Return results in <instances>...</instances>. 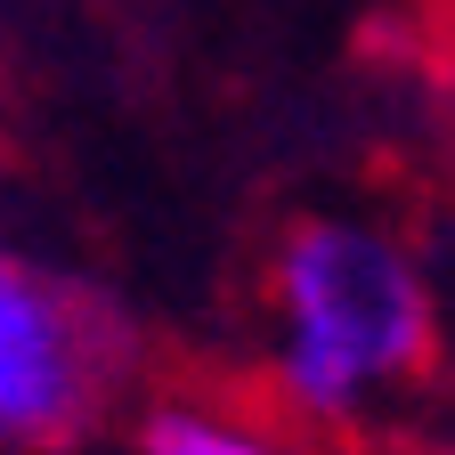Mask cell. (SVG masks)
Listing matches in <instances>:
<instances>
[{"mask_svg":"<svg viewBox=\"0 0 455 455\" xmlns=\"http://www.w3.org/2000/svg\"><path fill=\"white\" fill-rule=\"evenodd\" d=\"M0 276H9V260H0Z\"/></svg>","mask_w":455,"mask_h":455,"instance_id":"277c9868","label":"cell"},{"mask_svg":"<svg viewBox=\"0 0 455 455\" xmlns=\"http://www.w3.org/2000/svg\"><path fill=\"white\" fill-rule=\"evenodd\" d=\"M276 390L317 423H350L374 390L439 358V301L415 252L366 220H301L276 252Z\"/></svg>","mask_w":455,"mask_h":455,"instance_id":"6da1fadb","label":"cell"},{"mask_svg":"<svg viewBox=\"0 0 455 455\" xmlns=\"http://www.w3.org/2000/svg\"><path fill=\"white\" fill-rule=\"evenodd\" d=\"M131 455H293V447L228 407H204V398H155L131 431Z\"/></svg>","mask_w":455,"mask_h":455,"instance_id":"3957f363","label":"cell"},{"mask_svg":"<svg viewBox=\"0 0 455 455\" xmlns=\"http://www.w3.org/2000/svg\"><path fill=\"white\" fill-rule=\"evenodd\" d=\"M114 317L25 268L0 276V447H66L114 390Z\"/></svg>","mask_w":455,"mask_h":455,"instance_id":"7a4b0ae2","label":"cell"}]
</instances>
